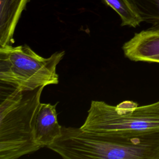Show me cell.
Returning <instances> with one entry per match:
<instances>
[{"mask_svg": "<svg viewBox=\"0 0 159 159\" xmlns=\"http://www.w3.org/2000/svg\"><path fill=\"white\" fill-rule=\"evenodd\" d=\"M48 148L65 159H159V131L121 135L62 126L61 135Z\"/></svg>", "mask_w": 159, "mask_h": 159, "instance_id": "obj_1", "label": "cell"}, {"mask_svg": "<svg viewBox=\"0 0 159 159\" xmlns=\"http://www.w3.org/2000/svg\"><path fill=\"white\" fill-rule=\"evenodd\" d=\"M143 22L159 26V0H127Z\"/></svg>", "mask_w": 159, "mask_h": 159, "instance_id": "obj_8", "label": "cell"}, {"mask_svg": "<svg viewBox=\"0 0 159 159\" xmlns=\"http://www.w3.org/2000/svg\"><path fill=\"white\" fill-rule=\"evenodd\" d=\"M57 104L41 103L37 114L34 138L40 148L53 144L62 134V126L57 120Z\"/></svg>", "mask_w": 159, "mask_h": 159, "instance_id": "obj_6", "label": "cell"}, {"mask_svg": "<svg viewBox=\"0 0 159 159\" xmlns=\"http://www.w3.org/2000/svg\"><path fill=\"white\" fill-rule=\"evenodd\" d=\"M119 16L122 26L137 27L142 20L133 10L127 0H103Z\"/></svg>", "mask_w": 159, "mask_h": 159, "instance_id": "obj_9", "label": "cell"}, {"mask_svg": "<svg viewBox=\"0 0 159 159\" xmlns=\"http://www.w3.org/2000/svg\"><path fill=\"white\" fill-rule=\"evenodd\" d=\"M1 83L0 159H17L40 149L34 129L45 86L20 90Z\"/></svg>", "mask_w": 159, "mask_h": 159, "instance_id": "obj_2", "label": "cell"}, {"mask_svg": "<svg viewBox=\"0 0 159 159\" xmlns=\"http://www.w3.org/2000/svg\"><path fill=\"white\" fill-rule=\"evenodd\" d=\"M65 53V51L57 52L44 58L27 44L0 47L1 83L20 90L57 84V66Z\"/></svg>", "mask_w": 159, "mask_h": 159, "instance_id": "obj_4", "label": "cell"}, {"mask_svg": "<svg viewBox=\"0 0 159 159\" xmlns=\"http://www.w3.org/2000/svg\"><path fill=\"white\" fill-rule=\"evenodd\" d=\"M80 128L91 133L121 135L159 131V101L139 106L130 100L116 106L93 100Z\"/></svg>", "mask_w": 159, "mask_h": 159, "instance_id": "obj_3", "label": "cell"}, {"mask_svg": "<svg viewBox=\"0 0 159 159\" xmlns=\"http://www.w3.org/2000/svg\"><path fill=\"white\" fill-rule=\"evenodd\" d=\"M30 0H0V47L12 45L16 25Z\"/></svg>", "mask_w": 159, "mask_h": 159, "instance_id": "obj_7", "label": "cell"}, {"mask_svg": "<svg viewBox=\"0 0 159 159\" xmlns=\"http://www.w3.org/2000/svg\"><path fill=\"white\" fill-rule=\"evenodd\" d=\"M122 50L131 61L159 63V26L135 33L124 43Z\"/></svg>", "mask_w": 159, "mask_h": 159, "instance_id": "obj_5", "label": "cell"}]
</instances>
